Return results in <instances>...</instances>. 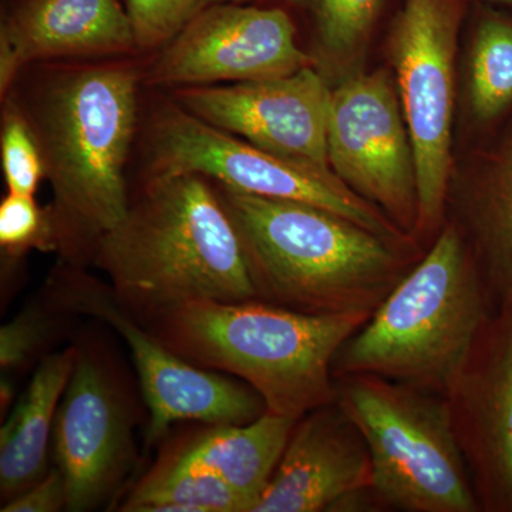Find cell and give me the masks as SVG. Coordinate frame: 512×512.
I'll return each mask as SVG.
<instances>
[{
    "instance_id": "obj_19",
    "label": "cell",
    "mask_w": 512,
    "mask_h": 512,
    "mask_svg": "<svg viewBox=\"0 0 512 512\" xmlns=\"http://www.w3.org/2000/svg\"><path fill=\"white\" fill-rule=\"evenodd\" d=\"M464 235L495 305L512 298V143L491 174L458 201Z\"/></svg>"
},
{
    "instance_id": "obj_22",
    "label": "cell",
    "mask_w": 512,
    "mask_h": 512,
    "mask_svg": "<svg viewBox=\"0 0 512 512\" xmlns=\"http://www.w3.org/2000/svg\"><path fill=\"white\" fill-rule=\"evenodd\" d=\"M480 12L468 59V101L474 119L487 123L512 103V20Z\"/></svg>"
},
{
    "instance_id": "obj_4",
    "label": "cell",
    "mask_w": 512,
    "mask_h": 512,
    "mask_svg": "<svg viewBox=\"0 0 512 512\" xmlns=\"http://www.w3.org/2000/svg\"><path fill=\"white\" fill-rule=\"evenodd\" d=\"M369 319L309 315L259 299H202L137 320L192 365L249 384L264 399L266 412L299 420L335 403L333 359Z\"/></svg>"
},
{
    "instance_id": "obj_8",
    "label": "cell",
    "mask_w": 512,
    "mask_h": 512,
    "mask_svg": "<svg viewBox=\"0 0 512 512\" xmlns=\"http://www.w3.org/2000/svg\"><path fill=\"white\" fill-rule=\"evenodd\" d=\"M147 175L197 174L258 197L305 202L348 218L380 237L416 244L382 210L350 190L335 173L286 160L192 116L175 101L148 124Z\"/></svg>"
},
{
    "instance_id": "obj_28",
    "label": "cell",
    "mask_w": 512,
    "mask_h": 512,
    "mask_svg": "<svg viewBox=\"0 0 512 512\" xmlns=\"http://www.w3.org/2000/svg\"><path fill=\"white\" fill-rule=\"evenodd\" d=\"M262 2V0H200L201 9L211 5H221V3H238V5H247V3Z\"/></svg>"
},
{
    "instance_id": "obj_12",
    "label": "cell",
    "mask_w": 512,
    "mask_h": 512,
    "mask_svg": "<svg viewBox=\"0 0 512 512\" xmlns=\"http://www.w3.org/2000/svg\"><path fill=\"white\" fill-rule=\"evenodd\" d=\"M332 86L315 66L289 76L231 86L174 89L173 100L192 116L252 146L333 173L328 154Z\"/></svg>"
},
{
    "instance_id": "obj_13",
    "label": "cell",
    "mask_w": 512,
    "mask_h": 512,
    "mask_svg": "<svg viewBox=\"0 0 512 512\" xmlns=\"http://www.w3.org/2000/svg\"><path fill=\"white\" fill-rule=\"evenodd\" d=\"M447 400L481 511L512 512V298L495 305Z\"/></svg>"
},
{
    "instance_id": "obj_5",
    "label": "cell",
    "mask_w": 512,
    "mask_h": 512,
    "mask_svg": "<svg viewBox=\"0 0 512 512\" xmlns=\"http://www.w3.org/2000/svg\"><path fill=\"white\" fill-rule=\"evenodd\" d=\"M493 311L473 251L448 221L429 251L340 346L333 379L372 375L447 399Z\"/></svg>"
},
{
    "instance_id": "obj_2",
    "label": "cell",
    "mask_w": 512,
    "mask_h": 512,
    "mask_svg": "<svg viewBox=\"0 0 512 512\" xmlns=\"http://www.w3.org/2000/svg\"><path fill=\"white\" fill-rule=\"evenodd\" d=\"M214 184L259 301L370 318L423 256L419 244L390 241L315 205Z\"/></svg>"
},
{
    "instance_id": "obj_23",
    "label": "cell",
    "mask_w": 512,
    "mask_h": 512,
    "mask_svg": "<svg viewBox=\"0 0 512 512\" xmlns=\"http://www.w3.org/2000/svg\"><path fill=\"white\" fill-rule=\"evenodd\" d=\"M0 158L8 192L35 195L46 178L45 164L35 133L12 97L3 106Z\"/></svg>"
},
{
    "instance_id": "obj_17",
    "label": "cell",
    "mask_w": 512,
    "mask_h": 512,
    "mask_svg": "<svg viewBox=\"0 0 512 512\" xmlns=\"http://www.w3.org/2000/svg\"><path fill=\"white\" fill-rule=\"evenodd\" d=\"M266 412L248 424H212L184 441L167 458L220 477L252 504L264 493L296 424Z\"/></svg>"
},
{
    "instance_id": "obj_3",
    "label": "cell",
    "mask_w": 512,
    "mask_h": 512,
    "mask_svg": "<svg viewBox=\"0 0 512 512\" xmlns=\"http://www.w3.org/2000/svg\"><path fill=\"white\" fill-rule=\"evenodd\" d=\"M92 262L134 318L191 301L258 299L217 188L197 174H150Z\"/></svg>"
},
{
    "instance_id": "obj_9",
    "label": "cell",
    "mask_w": 512,
    "mask_h": 512,
    "mask_svg": "<svg viewBox=\"0 0 512 512\" xmlns=\"http://www.w3.org/2000/svg\"><path fill=\"white\" fill-rule=\"evenodd\" d=\"M53 286L64 308L104 320L126 340L150 412L148 443H156L178 421L248 424L266 413L264 399L249 384L178 356L117 302L110 286L80 268L69 266Z\"/></svg>"
},
{
    "instance_id": "obj_24",
    "label": "cell",
    "mask_w": 512,
    "mask_h": 512,
    "mask_svg": "<svg viewBox=\"0 0 512 512\" xmlns=\"http://www.w3.org/2000/svg\"><path fill=\"white\" fill-rule=\"evenodd\" d=\"M0 247L15 258L30 249L56 251L55 224L49 208L39 207L33 195L8 192L0 204Z\"/></svg>"
},
{
    "instance_id": "obj_27",
    "label": "cell",
    "mask_w": 512,
    "mask_h": 512,
    "mask_svg": "<svg viewBox=\"0 0 512 512\" xmlns=\"http://www.w3.org/2000/svg\"><path fill=\"white\" fill-rule=\"evenodd\" d=\"M67 508L66 483L55 467L18 497L2 504V512H56Z\"/></svg>"
},
{
    "instance_id": "obj_1",
    "label": "cell",
    "mask_w": 512,
    "mask_h": 512,
    "mask_svg": "<svg viewBox=\"0 0 512 512\" xmlns=\"http://www.w3.org/2000/svg\"><path fill=\"white\" fill-rule=\"evenodd\" d=\"M143 73L128 63L69 64L46 73L20 110L52 184L56 252L82 268L126 217V167Z\"/></svg>"
},
{
    "instance_id": "obj_14",
    "label": "cell",
    "mask_w": 512,
    "mask_h": 512,
    "mask_svg": "<svg viewBox=\"0 0 512 512\" xmlns=\"http://www.w3.org/2000/svg\"><path fill=\"white\" fill-rule=\"evenodd\" d=\"M53 451L66 483L69 511L99 507L130 467L131 419L119 384L104 363L86 350L77 349L57 409Z\"/></svg>"
},
{
    "instance_id": "obj_11",
    "label": "cell",
    "mask_w": 512,
    "mask_h": 512,
    "mask_svg": "<svg viewBox=\"0 0 512 512\" xmlns=\"http://www.w3.org/2000/svg\"><path fill=\"white\" fill-rule=\"evenodd\" d=\"M315 66L281 6L221 3L201 9L143 73L148 86H211L289 76Z\"/></svg>"
},
{
    "instance_id": "obj_10",
    "label": "cell",
    "mask_w": 512,
    "mask_h": 512,
    "mask_svg": "<svg viewBox=\"0 0 512 512\" xmlns=\"http://www.w3.org/2000/svg\"><path fill=\"white\" fill-rule=\"evenodd\" d=\"M333 173L414 238L419 217L416 160L396 80L389 70L333 84L328 123Z\"/></svg>"
},
{
    "instance_id": "obj_6",
    "label": "cell",
    "mask_w": 512,
    "mask_h": 512,
    "mask_svg": "<svg viewBox=\"0 0 512 512\" xmlns=\"http://www.w3.org/2000/svg\"><path fill=\"white\" fill-rule=\"evenodd\" d=\"M335 387L365 437L380 510L481 511L446 397L372 375L340 377Z\"/></svg>"
},
{
    "instance_id": "obj_30",
    "label": "cell",
    "mask_w": 512,
    "mask_h": 512,
    "mask_svg": "<svg viewBox=\"0 0 512 512\" xmlns=\"http://www.w3.org/2000/svg\"><path fill=\"white\" fill-rule=\"evenodd\" d=\"M487 2L501 3V5L511 6L512 8V0H487Z\"/></svg>"
},
{
    "instance_id": "obj_16",
    "label": "cell",
    "mask_w": 512,
    "mask_h": 512,
    "mask_svg": "<svg viewBox=\"0 0 512 512\" xmlns=\"http://www.w3.org/2000/svg\"><path fill=\"white\" fill-rule=\"evenodd\" d=\"M137 50L120 0H5L0 26V94L29 64Z\"/></svg>"
},
{
    "instance_id": "obj_21",
    "label": "cell",
    "mask_w": 512,
    "mask_h": 512,
    "mask_svg": "<svg viewBox=\"0 0 512 512\" xmlns=\"http://www.w3.org/2000/svg\"><path fill=\"white\" fill-rule=\"evenodd\" d=\"M252 504L220 477L158 461L121 504L127 512H251Z\"/></svg>"
},
{
    "instance_id": "obj_7",
    "label": "cell",
    "mask_w": 512,
    "mask_h": 512,
    "mask_svg": "<svg viewBox=\"0 0 512 512\" xmlns=\"http://www.w3.org/2000/svg\"><path fill=\"white\" fill-rule=\"evenodd\" d=\"M468 0H402L390 25V62L416 160L414 239L433 244L450 194L454 62Z\"/></svg>"
},
{
    "instance_id": "obj_18",
    "label": "cell",
    "mask_w": 512,
    "mask_h": 512,
    "mask_svg": "<svg viewBox=\"0 0 512 512\" xmlns=\"http://www.w3.org/2000/svg\"><path fill=\"white\" fill-rule=\"evenodd\" d=\"M77 349L46 357L28 390L0 430V494L3 504L47 473L57 409L69 383Z\"/></svg>"
},
{
    "instance_id": "obj_29",
    "label": "cell",
    "mask_w": 512,
    "mask_h": 512,
    "mask_svg": "<svg viewBox=\"0 0 512 512\" xmlns=\"http://www.w3.org/2000/svg\"><path fill=\"white\" fill-rule=\"evenodd\" d=\"M13 396V390L12 387H10V384L6 382V380H3L2 382V407L9 406L10 403V397Z\"/></svg>"
},
{
    "instance_id": "obj_26",
    "label": "cell",
    "mask_w": 512,
    "mask_h": 512,
    "mask_svg": "<svg viewBox=\"0 0 512 512\" xmlns=\"http://www.w3.org/2000/svg\"><path fill=\"white\" fill-rule=\"evenodd\" d=\"M52 323L43 312L29 308L0 329V366L13 372L32 359L49 338Z\"/></svg>"
},
{
    "instance_id": "obj_25",
    "label": "cell",
    "mask_w": 512,
    "mask_h": 512,
    "mask_svg": "<svg viewBox=\"0 0 512 512\" xmlns=\"http://www.w3.org/2000/svg\"><path fill=\"white\" fill-rule=\"evenodd\" d=\"M137 52H158L201 10L200 0H124Z\"/></svg>"
},
{
    "instance_id": "obj_20",
    "label": "cell",
    "mask_w": 512,
    "mask_h": 512,
    "mask_svg": "<svg viewBox=\"0 0 512 512\" xmlns=\"http://www.w3.org/2000/svg\"><path fill=\"white\" fill-rule=\"evenodd\" d=\"M308 29L316 69L330 86L360 72L390 0H271Z\"/></svg>"
},
{
    "instance_id": "obj_15",
    "label": "cell",
    "mask_w": 512,
    "mask_h": 512,
    "mask_svg": "<svg viewBox=\"0 0 512 512\" xmlns=\"http://www.w3.org/2000/svg\"><path fill=\"white\" fill-rule=\"evenodd\" d=\"M370 485L365 437L338 403H330L296 421L252 512L343 511Z\"/></svg>"
}]
</instances>
